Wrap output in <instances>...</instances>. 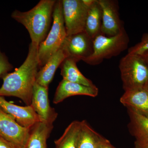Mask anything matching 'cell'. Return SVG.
Here are the masks:
<instances>
[{
  "label": "cell",
  "mask_w": 148,
  "mask_h": 148,
  "mask_svg": "<svg viewBox=\"0 0 148 148\" xmlns=\"http://www.w3.org/2000/svg\"><path fill=\"white\" fill-rule=\"evenodd\" d=\"M38 46L31 42L26 60L20 67L2 78L0 96H13L21 99L27 106L31 105L34 86L40 68Z\"/></svg>",
  "instance_id": "obj_1"
},
{
  "label": "cell",
  "mask_w": 148,
  "mask_h": 148,
  "mask_svg": "<svg viewBox=\"0 0 148 148\" xmlns=\"http://www.w3.org/2000/svg\"><path fill=\"white\" fill-rule=\"evenodd\" d=\"M56 1L41 0L28 11L15 10L12 13V18L27 29L32 43L39 46L47 36Z\"/></svg>",
  "instance_id": "obj_2"
},
{
  "label": "cell",
  "mask_w": 148,
  "mask_h": 148,
  "mask_svg": "<svg viewBox=\"0 0 148 148\" xmlns=\"http://www.w3.org/2000/svg\"><path fill=\"white\" fill-rule=\"evenodd\" d=\"M53 24L44 40L38 49V57L40 67L44 66L55 53L61 48L67 36L64 23L62 1H56L53 15Z\"/></svg>",
  "instance_id": "obj_3"
},
{
  "label": "cell",
  "mask_w": 148,
  "mask_h": 148,
  "mask_svg": "<svg viewBox=\"0 0 148 148\" xmlns=\"http://www.w3.org/2000/svg\"><path fill=\"white\" fill-rule=\"evenodd\" d=\"M129 41L125 29L114 36L100 34L93 39V53L84 62L92 66L99 65L105 59L119 55L127 49Z\"/></svg>",
  "instance_id": "obj_4"
},
{
  "label": "cell",
  "mask_w": 148,
  "mask_h": 148,
  "mask_svg": "<svg viewBox=\"0 0 148 148\" xmlns=\"http://www.w3.org/2000/svg\"><path fill=\"white\" fill-rule=\"evenodd\" d=\"M119 69L125 91L148 84V64L142 55L127 53L121 59Z\"/></svg>",
  "instance_id": "obj_5"
},
{
  "label": "cell",
  "mask_w": 148,
  "mask_h": 148,
  "mask_svg": "<svg viewBox=\"0 0 148 148\" xmlns=\"http://www.w3.org/2000/svg\"><path fill=\"white\" fill-rule=\"evenodd\" d=\"M62 4L67 36L84 32L89 7L83 0H63Z\"/></svg>",
  "instance_id": "obj_6"
},
{
  "label": "cell",
  "mask_w": 148,
  "mask_h": 148,
  "mask_svg": "<svg viewBox=\"0 0 148 148\" xmlns=\"http://www.w3.org/2000/svg\"><path fill=\"white\" fill-rule=\"evenodd\" d=\"M93 40L84 31L67 36L61 48L66 58H73L77 62L84 61L93 53Z\"/></svg>",
  "instance_id": "obj_7"
},
{
  "label": "cell",
  "mask_w": 148,
  "mask_h": 148,
  "mask_svg": "<svg viewBox=\"0 0 148 148\" xmlns=\"http://www.w3.org/2000/svg\"><path fill=\"white\" fill-rule=\"evenodd\" d=\"M30 128L23 127L0 108V134L16 148H24Z\"/></svg>",
  "instance_id": "obj_8"
},
{
  "label": "cell",
  "mask_w": 148,
  "mask_h": 148,
  "mask_svg": "<svg viewBox=\"0 0 148 148\" xmlns=\"http://www.w3.org/2000/svg\"><path fill=\"white\" fill-rule=\"evenodd\" d=\"M102 10L101 34L108 37L116 36L124 30L120 18L118 3L113 0H98Z\"/></svg>",
  "instance_id": "obj_9"
},
{
  "label": "cell",
  "mask_w": 148,
  "mask_h": 148,
  "mask_svg": "<svg viewBox=\"0 0 148 148\" xmlns=\"http://www.w3.org/2000/svg\"><path fill=\"white\" fill-rule=\"evenodd\" d=\"M48 90V87H44L36 82L30 106L38 116L41 122L53 124L57 118L58 113L50 106Z\"/></svg>",
  "instance_id": "obj_10"
},
{
  "label": "cell",
  "mask_w": 148,
  "mask_h": 148,
  "mask_svg": "<svg viewBox=\"0 0 148 148\" xmlns=\"http://www.w3.org/2000/svg\"><path fill=\"white\" fill-rule=\"evenodd\" d=\"M0 108L11 116L23 127L30 128L40 121L38 116L31 106L22 107L11 103L0 96Z\"/></svg>",
  "instance_id": "obj_11"
},
{
  "label": "cell",
  "mask_w": 148,
  "mask_h": 148,
  "mask_svg": "<svg viewBox=\"0 0 148 148\" xmlns=\"http://www.w3.org/2000/svg\"><path fill=\"white\" fill-rule=\"evenodd\" d=\"M98 88L96 86H88L62 79L56 88L53 98L55 104L63 102L65 99L75 95H86L95 97L98 95Z\"/></svg>",
  "instance_id": "obj_12"
},
{
  "label": "cell",
  "mask_w": 148,
  "mask_h": 148,
  "mask_svg": "<svg viewBox=\"0 0 148 148\" xmlns=\"http://www.w3.org/2000/svg\"><path fill=\"white\" fill-rule=\"evenodd\" d=\"M120 101L127 109H132L148 116V84L125 91Z\"/></svg>",
  "instance_id": "obj_13"
},
{
  "label": "cell",
  "mask_w": 148,
  "mask_h": 148,
  "mask_svg": "<svg viewBox=\"0 0 148 148\" xmlns=\"http://www.w3.org/2000/svg\"><path fill=\"white\" fill-rule=\"evenodd\" d=\"M106 140L85 120L81 121L77 138V148H100Z\"/></svg>",
  "instance_id": "obj_14"
},
{
  "label": "cell",
  "mask_w": 148,
  "mask_h": 148,
  "mask_svg": "<svg viewBox=\"0 0 148 148\" xmlns=\"http://www.w3.org/2000/svg\"><path fill=\"white\" fill-rule=\"evenodd\" d=\"M66 58L64 51L60 48L38 71L36 82L44 87L49 88L56 70Z\"/></svg>",
  "instance_id": "obj_15"
},
{
  "label": "cell",
  "mask_w": 148,
  "mask_h": 148,
  "mask_svg": "<svg viewBox=\"0 0 148 148\" xmlns=\"http://www.w3.org/2000/svg\"><path fill=\"white\" fill-rule=\"evenodd\" d=\"M53 124L38 122L30 128L28 140L24 148H47V139L53 128Z\"/></svg>",
  "instance_id": "obj_16"
},
{
  "label": "cell",
  "mask_w": 148,
  "mask_h": 148,
  "mask_svg": "<svg viewBox=\"0 0 148 148\" xmlns=\"http://www.w3.org/2000/svg\"><path fill=\"white\" fill-rule=\"evenodd\" d=\"M130 119L128 129L135 141L148 142V116L127 109Z\"/></svg>",
  "instance_id": "obj_17"
},
{
  "label": "cell",
  "mask_w": 148,
  "mask_h": 148,
  "mask_svg": "<svg viewBox=\"0 0 148 148\" xmlns=\"http://www.w3.org/2000/svg\"><path fill=\"white\" fill-rule=\"evenodd\" d=\"M77 61L73 58H66L60 67L63 79L88 86H95L90 80L84 76L77 66Z\"/></svg>",
  "instance_id": "obj_18"
},
{
  "label": "cell",
  "mask_w": 148,
  "mask_h": 148,
  "mask_svg": "<svg viewBox=\"0 0 148 148\" xmlns=\"http://www.w3.org/2000/svg\"><path fill=\"white\" fill-rule=\"evenodd\" d=\"M102 10L98 0H95L88 12L84 31L92 38L101 34Z\"/></svg>",
  "instance_id": "obj_19"
},
{
  "label": "cell",
  "mask_w": 148,
  "mask_h": 148,
  "mask_svg": "<svg viewBox=\"0 0 148 148\" xmlns=\"http://www.w3.org/2000/svg\"><path fill=\"white\" fill-rule=\"evenodd\" d=\"M80 123L78 121L71 123L60 138L55 141L56 148H77V135Z\"/></svg>",
  "instance_id": "obj_20"
},
{
  "label": "cell",
  "mask_w": 148,
  "mask_h": 148,
  "mask_svg": "<svg viewBox=\"0 0 148 148\" xmlns=\"http://www.w3.org/2000/svg\"><path fill=\"white\" fill-rule=\"evenodd\" d=\"M147 51L148 34H143L140 42L128 49L127 53L141 55Z\"/></svg>",
  "instance_id": "obj_21"
},
{
  "label": "cell",
  "mask_w": 148,
  "mask_h": 148,
  "mask_svg": "<svg viewBox=\"0 0 148 148\" xmlns=\"http://www.w3.org/2000/svg\"><path fill=\"white\" fill-rule=\"evenodd\" d=\"M13 68L10 63L8 58L4 53H3L0 48V78H3Z\"/></svg>",
  "instance_id": "obj_22"
},
{
  "label": "cell",
  "mask_w": 148,
  "mask_h": 148,
  "mask_svg": "<svg viewBox=\"0 0 148 148\" xmlns=\"http://www.w3.org/2000/svg\"><path fill=\"white\" fill-rule=\"evenodd\" d=\"M0 148H16L0 134Z\"/></svg>",
  "instance_id": "obj_23"
},
{
  "label": "cell",
  "mask_w": 148,
  "mask_h": 148,
  "mask_svg": "<svg viewBox=\"0 0 148 148\" xmlns=\"http://www.w3.org/2000/svg\"><path fill=\"white\" fill-rule=\"evenodd\" d=\"M133 148H148V142L135 141Z\"/></svg>",
  "instance_id": "obj_24"
},
{
  "label": "cell",
  "mask_w": 148,
  "mask_h": 148,
  "mask_svg": "<svg viewBox=\"0 0 148 148\" xmlns=\"http://www.w3.org/2000/svg\"><path fill=\"white\" fill-rule=\"evenodd\" d=\"M100 148H116L113 146L108 140L106 139L101 145Z\"/></svg>",
  "instance_id": "obj_25"
},
{
  "label": "cell",
  "mask_w": 148,
  "mask_h": 148,
  "mask_svg": "<svg viewBox=\"0 0 148 148\" xmlns=\"http://www.w3.org/2000/svg\"><path fill=\"white\" fill-rule=\"evenodd\" d=\"M143 56V58H144L147 63L148 64V51H146L144 53H143L142 55H141Z\"/></svg>",
  "instance_id": "obj_26"
}]
</instances>
